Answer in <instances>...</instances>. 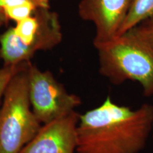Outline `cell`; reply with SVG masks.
Returning <instances> with one entry per match:
<instances>
[{"mask_svg":"<svg viewBox=\"0 0 153 153\" xmlns=\"http://www.w3.org/2000/svg\"><path fill=\"white\" fill-rule=\"evenodd\" d=\"M153 125V105L136 109L116 104L109 96L79 114L76 153H140Z\"/></svg>","mask_w":153,"mask_h":153,"instance_id":"1","label":"cell"},{"mask_svg":"<svg viewBox=\"0 0 153 153\" xmlns=\"http://www.w3.org/2000/svg\"><path fill=\"white\" fill-rule=\"evenodd\" d=\"M99 72L112 84L137 82L145 97L153 96V48L131 29L94 45Z\"/></svg>","mask_w":153,"mask_h":153,"instance_id":"2","label":"cell"},{"mask_svg":"<svg viewBox=\"0 0 153 153\" xmlns=\"http://www.w3.org/2000/svg\"><path fill=\"white\" fill-rule=\"evenodd\" d=\"M62 40L58 14L51 8L37 9L0 35V58L5 66L31 61L38 51L53 49Z\"/></svg>","mask_w":153,"mask_h":153,"instance_id":"3","label":"cell"},{"mask_svg":"<svg viewBox=\"0 0 153 153\" xmlns=\"http://www.w3.org/2000/svg\"><path fill=\"white\" fill-rule=\"evenodd\" d=\"M29 62L11 78L4 94L0 106V153H19L42 127L29 99Z\"/></svg>","mask_w":153,"mask_h":153,"instance_id":"4","label":"cell"},{"mask_svg":"<svg viewBox=\"0 0 153 153\" xmlns=\"http://www.w3.org/2000/svg\"><path fill=\"white\" fill-rule=\"evenodd\" d=\"M27 74L30 105L42 125L74 111L82 104L80 97L69 92L49 70H41L30 61Z\"/></svg>","mask_w":153,"mask_h":153,"instance_id":"5","label":"cell"},{"mask_svg":"<svg viewBox=\"0 0 153 153\" xmlns=\"http://www.w3.org/2000/svg\"><path fill=\"white\" fill-rule=\"evenodd\" d=\"M133 0H81L78 14L92 22L96 33L94 45L108 42L118 35Z\"/></svg>","mask_w":153,"mask_h":153,"instance_id":"6","label":"cell"},{"mask_svg":"<svg viewBox=\"0 0 153 153\" xmlns=\"http://www.w3.org/2000/svg\"><path fill=\"white\" fill-rule=\"evenodd\" d=\"M79 114L76 111L47 124L19 153H75Z\"/></svg>","mask_w":153,"mask_h":153,"instance_id":"7","label":"cell"},{"mask_svg":"<svg viewBox=\"0 0 153 153\" xmlns=\"http://www.w3.org/2000/svg\"><path fill=\"white\" fill-rule=\"evenodd\" d=\"M152 16L153 0H133L128 14L122 24L118 36L132 29Z\"/></svg>","mask_w":153,"mask_h":153,"instance_id":"8","label":"cell"},{"mask_svg":"<svg viewBox=\"0 0 153 153\" xmlns=\"http://www.w3.org/2000/svg\"><path fill=\"white\" fill-rule=\"evenodd\" d=\"M38 9L33 4H24L11 7L4 11L9 21H14L16 23L32 16L36 9Z\"/></svg>","mask_w":153,"mask_h":153,"instance_id":"9","label":"cell"},{"mask_svg":"<svg viewBox=\"0 0 153 153\" xmlns=\"http://www.w3.org/2000/svg\"><path fill=\"white\" fill-rule=\"evenodd\" d=\"M26 62H22L16 65H3L0 68V106L2 101L4 94L11 78L24 66Z\"/></svg>","mask_w":153,"mask_h":153,"instance_id":"10","label":"cell"},{"mask_svg":"<svg viewBox=\"0 0 153 153\" xmlns=\"http://www.w3.org/2000/svg\"><path fill=\"white\" fill-rule=\"evenodd\" d=\"M132 30L153 48V16L143 21Z\"/></svg>","mask_w":153,"mask_h":153,"instance_id":"11","label":"cell"},{"mask_svg":"<svg viewBox=\"0 0 153 153\" xmlns=\"http://www.w3.org/2000/svg\"><path fill=\"white\" fill-rule=\"evenodd\" d=\"M28 4L36 6L38 9L51 8L50 0H0V7L4 9V11L11 7Z\"/></svg>","mask_w":153,"mask_h":153,"instance_id":"12","label":"cell"},{"mask_svg":"<svg viewBox=\"0 0 153 153\" xmlns=\"http://www.w3.org/2000/svg\"><path fill=\"white\" fill-rule=\"evenodd\" d=\"M9 22V19H7L4 9L0 7V27L5 26Z\"/></svg>","mask_w":153,"mask_h":153,"instance_id":"13","label":"cell"},{"mask_svg":"<svg viewBox=\"0 0 153 153\" xmlns=\"http://www.w3.org/2000/svg\"><path fill=\"white\" fill-rule=\"evenodd\" d=\"M152 137H153V125H152Z\"/></svg>","mask_w":153,"mask_h":153,"instance_id":"14","label":"cell"},{"mask_svg":"<svg viewBox=\"0 0 153 153\" xmlns=\"http://www.w3.org/2000/svg\"><path fill=\"white\" fill-rule=\"evenodd\" d=\"M0 57H1V55H0Z\"/></svg>","mask_w":153,"mask_h":153,"instance_id":"15","label":"cell"}]
</instances>
